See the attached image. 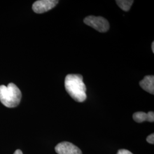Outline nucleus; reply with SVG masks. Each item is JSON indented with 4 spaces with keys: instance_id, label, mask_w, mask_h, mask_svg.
Segmentation results:
<instances>
[{
    "instance_id": "obj_11",
    "label": "nucleus",
    "mask_w": 154,
    "mask_h": 154,
    "mask_svg": "<svg viewBox=\"0 0 154 154\" xmlns=\"http://www.w3.org/2000/svg\"><path fill=\"white\" fill-rule=\"evenodd\" d=\"M117 154H133L131 152H130L128 150H127L125 149H119L118 151Z\"/></svg>"
},
{
    "instance_id": "obj_13",
    "label": "nucleus",
    "mask_w": 154,
    "mask_h": 154,
    "mask_svg": "<svg viewBox=\"0 0 154 154\" xmlns=\"http://www.w3.org/2000/svg\"><path fill=\"white\" fill-rule=\"evenodd\" d=\"M151 48H152V52L154 53V42H152V46H151Z\"/></svg>"
},
{
    "instance_id": "obj_12",
    "label": "nucleus",
    "mask_w": 154,
    "mask_h": 154,
    "mask_svg": "<svg viewBox=\"0 0 154 154\" xmlns=\"http://www.w3.org/2000/svg\"><path fill=\"white\" fill-rule=\"evenodd\" d=\"M13 154H23L22 152L20 149H17L16 151L14 152Z\"/></svg>"
},
{
    "instance_id": "obj_8",
    "label": "nucleus",
    "mask_w": 154,
    "mask_h": 154,
    "mask_svg": "<svg viewBox=\"0 0 154 154\" xmlns=\"http://www.w3.org/2000/svg\"><path fill=\"white\" fill-rule=\"evenodd\" d=\"M133 119L137 123H142L143 122L147 121V116L144 112H137L133 114Z\"/></svg>"
},
{
    "instance_id": "obj_7",
    "label": "nucleus",
    "mask_w": 154,
    "mask_h": 154,
    "mask_svg": "<svg viewBox=\"0 0 154 154\" xmlns=\"http://www.w3.org/2000/svg\"><path fill=\"white\" fill-rule=\"evenodd\" d=\"M116 2L123 11H128L131 8L134 1L132 0H116Z\"/></svg>"
},
{
    "instance_id": "obj_4",
    "label": "nucleus",
    "mask_w": 154,
    "mask_h": 154,
    "mask_svg": "<svg viewBox=\"0 0 154 154\" xmlns=\"http://www.w3.org/2000/svg\"><path fill=\"white\" fill-rule=\"evenodd\" d=\"M58 2L57 0H38L33 4L32 9L35 13L41 14L54 8Z\"/></svg>"
},
{
    "instance_id": "obj_6",
    "label": "nucleus",
    "mask_w": 154,
    "mask_h": 154,
    "mask_svg": "<svg viewBox=\"0 0 154 154\" xmlns=\"http://www.w3.org/2000/svg\"><path fill=\"white\" fill-rule=\"evenodd\" d=\"M139 85L144 90L151 94H154V76L147 75L143 78Z\"/></svg>"
},
{
    "instance_id": "obj_1",
    "label": "nucleus",
    "mask_w": 154,
    "mask_h": 154,
    "mask_svg": "<svg viewBox=\"0 0 154 154\" xmlns=\"http://www.w3.org/2000/svg\"><path fill=\"white\" fill-rule=\"evenodd\" d=\"M66 91L72 99L78 102H83L87 98L86 87L80 74H69L65 80Z\"/></svg>"
},
{
    "instance_id": "obj_5",
    "label": "nucleus",
    "mask_w": 154,
    "mask_h": 154,
    "mask_svg": "<svg viewBox=\"0 0 154 154\" xmlns=\"http://www.w3.org/2000/svg\"><path fill=\"white\" fill-rule=\"evenodd\" d=\"M55 152L58 154H82V151L76 146L67 142L58 144L55 147Z\"/></svg>"
},
{
    "instance_id": "obj_10",
    "label": "nucleus",
    "mask_w": 154,
    "mask_h": 154,
    "mask_svg": "<svg viewBox=\"0 0 154 154\" xmlns=\"http://www.w3.org/2000/svg\"><path fill=\"white\" fill-rule=\"evenodd\" d=\"M146 140L147 142L150 144H154V133L149 135V137L146 139Z\"/></svg>"
},
{
    "instance_id": "obj_3",
    "label": "nucleus",
    "mask_w": 154,
    "mask_h": 154,
    "mask_svg": "<svg viewBox=\"0 0 154 154\" xmlns=\"http://www.w3.org/2000/svg\"><path fill=\"white\" fill-rule=\"evenodd\" d=\"M83 21L87 25L91 26L100 33L107 32L110 28L108 21L102 17L90 16L86 17Z\"/></svg>"
},
{
    "instance_id": "obj_9",
    "label": "nucleus",
    "mask_w": 154,
    "mask_h": 154,
    "mask_svg": "<svg viewBox=\"0 0 154 154\" xmlns=\"http://www.w3.org/2000/svg\"><path fill=\"white\" fill-rule=\"evenodd\" d=\"M147 121L149 122H154V113L153 111H149L147 114Z\"/></svg>"
},
{
    "instance_id": "obj_2",
    "label": "nucleus",
    "mask_w": 154,
    "mask_h": 154,
    "mask_svg": "<svg viewBox=\"0 0 154 154\" xmlns=\"http://www.w3.org/2000/svg\"><path fill=\"white\" fill-rule=\"evenodd\" d=\"M21 97V92L15 84L10 83L7 86H0V101L6 107H17L20 104Z\"/></svg>"
}]
</instances>
